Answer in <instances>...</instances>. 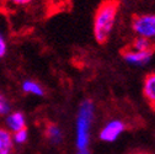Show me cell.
<instances>
[{
  "label": "cell",
  "instance_id": "3",
  "mask_svg": "<svg viewBox=\"0 0 155 154\" xmlns=\"http://www.w3.org/2000/svg\"><path fill=\"white\" fill-rule=\"evenodd\" d=\"M94 119V104L90 100L83 101L76 119V148L86 150L90 138V128Z\"/></svg>",
  "mask_w": 155,
  "mask_h": 154
},
{
  "label": "cell",
  "instance_id": "9",
  "mask_svg": "<svg viewBox=\"0 0 155 154\" xmlns=\"http://www.w3.org/2000/svg\"><path fill=\"white\" fill-rule=\"evenodd\" d=\"M45 134L47 139L53 144H59L63 142V132L61 127L55 123H52V122L47 123L45 128Z\"/></svg>",
  "mask_w": 155,
  "mask_h": 154
},
{
  "label": "cell",
  "instance_id": "6",
  "mask_svg": "<svg viewBox=\"0 0 155 154\" xmlns=\"http://www.w3.org/2000/svg\"><path fill=\"white\" fill-rule=\"evenodd\" d=\"M143 95L149 106L155 111V72L145 75L143 82Z\"/></svg>",
  "mask_w": 155,
  "mask_h": 154
},
{
  "label": "cell",
  "instance_id": "11",
  "mask_svg": "<svg viewBox=\"0 0 155 154\" xmlns=\"http://www.w3.org/2000/svg\"><path fill=\"white\" fill-rule=\"evenodd\" d=\"M22 90L27 94H31V95H36V96H43L45 95V90L43 88L38 84L37 82L35 80H31V79H27L22 83Z\"/></svg>",
  "mask_w": 155,
  "mask_h": 154
},
{
  "label": "cell",
  "instance_id": "14",
  "mask_svg": "<svg viewBox=\"0 0 155 154\" xmlns=\"http://www.w3.org/2000/svg\"><path fill=\"white\" fill-rule=\"evenodd\" d=\"M6 2H9L14 5H17V6H25V5L31 4L32 2H35V0H6Z\"/></svg>",
  "mask_w": 155,
  "mask_h": 154
},
{
  "label": "cell",
  "instance_id": "15",
  "mask_svg": "<svg viewBox=\"0 0 155 154\" xmlns=\"http://www.w3.org/2000/svg\"><path fill=\"white\" fill-rule=\"evenodd\" d=\"M6 51H8V47H6V42L4 40V37L0 35V57H4L6 54Z\"/></svg>",
  "mask_w": 155,
  "mask_h": 154
},
{
  "label": "cell",
  "instance_id": "13",
  "mask_svg": "<svg viewBox=\"0 0 155 154\" xmlns=\"http://www.w3.org/2000/svg\"><path fill=\"white\" fill-rule=\"evenodd\" d=\"M10 110V105L9 101L6 100L5 96L0 92V115H6Z\"/></svg>",
  "mask_w": 155,
  "mask_h": 154
},
{
  "label": "cell",
  "instance_id": "10",
  "mask_svg": "<svg viewBox=\"0 0 155 154\" xmlns=\"http://www.w3.org/2000/svg\"><path fill=\"white\" fill-rule=\"evenodd\" d=\"M47 12L49 15L57 14L59 11L68 10L70 6V0H46Z\"/></svg>",
  "mask_w": 155,
  "mask_h": 154
},
{
  "label": "cell",
  "instance_id": "12",
  "mask_svg": "<svg viewBox=\"0 0 155 154\" xmlns=\"http://www.w3.org/2000/svg\"><path fill=\"white\" fill-rule=\"evenodd\" d=\"M27 138H28V132H27V128L12 133V139H14V142H15V143H25V142L27 141Z\"/></svg>",
  "mask_w": 155,
  "mask_h": 154
},
{
  "label": "cell",
  "instance_id": "7",
  "mask_svg": "<svg viewBox=\"0 0 155 154\" xmlns=\"http://www.w3.org/2000/svg\"><path fill=\"white\" fill-rule=\"evenodd\" d=\"M6 122H8L9 129H10L12 133L27 128V127H26V119H25V116H24V113L20 112V111H15V112H12L11 115H9Z\"/></svg>",
  "mask_w": 155,
  "mask_h": 154
},
{
  "label": "cell",
  "instance_id": "17",
  "mask_svg": "<svg viewBox=\"0 0 155 154\" xmlns=\"http://www.w3.org/2000/svg\"><path fill=\"white\" fill-rule=\"evenodd\" d=\"M76 154H89V152H87V149L86 150H78Z\"/></svg>",
  "mask_w": 155,
  "mask_h": 154
},
{
  "label": "cell",
  "instance_id": "8",
  "mask_svg": "<svg viewBox=\"0 0 155 154\" xmlns=\"http://www.w3.org/2000/svg\"><path fill=\"white\" fill-rule=\"evenodd\" d=\"M14 150V139L12 134L0 127V154H12Z\"/></svg>",
  "mask_w": 155,
  "mask_h": 154
},
{
  "label": "cell",
  "instance_id": "4",
  "mask_svg": "<svg viewBox=\"0 0 155 154\" xmlns=\"http://www.w3.org/2000/svg\"><path fill=\"white\" fill-rule=\"evenodd\" d=\"M132 28L138 37H143L155 42V14L133 15Z\"/></svg>",
  "mask_w": 155,
  "mask_h": 154
},
{
  "label": "cell",
  "instance_id": "16",
  "mask_svg": "<svg viewBox=\"0 0 155 154\" xmlns=\"http://www.w3.org/2000/svg\"><path fill=\"white\" fill-rule=\"evenodd\" d=\"M130 154H151V153L145 152V150H135V152H133V153H130Z\"/></svg>",
  "mask_w": 155,
  "mask_h": 154
},
{
  "label": "cell",
  "instance_id": "2",
  "mask_svg": "<svg viewBox=\"0 0 155 154\" xmlns=\"http://www.w3.org/2000/svg\"><path fill=\"white\" fill-rule=\"evenodd\" d=\"M122 58L129 64L143 65L148 63L155 53V42L143 37L134 38L120 51Z\"/></svg>",
  "mask_w": 155,
  "mask_h": 154
},
{
  "label": "cell",
  "instance_id": "1",
  "mask_svg": "<svg viewBox=\"0 0 155 154\" xmlns=\"http://www.w3.org/2000/svg\"><path fill=\"white\" fill-rule=\"evenodd\" d=\"M121 0H102L94 15V36L100 45H105L113 30Z\"/></svg>",
  "mask_w": 155,
  "mask_h": 154
},
{
  "label": "cell",
  "instance_id": "5",
  "mask_svg": "<svg viewBox=\"0 0 155 154\" xmlns=\"http://www.w3.org/2000/svg\"><path fill=\"white\" fill-rule=\"evenodd\" d=\"M124 129H126V125L123 121L112 120L102 127L100 132V139L104 142H114L124 132Z\"/></svg>",
  "mask_w": 155,
  "mask_h": 154
}]
</instances>
